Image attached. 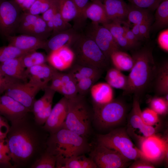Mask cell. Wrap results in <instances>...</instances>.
I'll return each mask as SVG.
<instances>
[{"mask_svg":"<svg viewBox=\"0 0 168 168\" xmlns=\"http://www.w3.org/2000/svg\"><path fill=\"white\" fill-rule=\"evenodd\" d=\"M5 78V77L4 76L2 72L0 70V80H3Z\"/></svg>","mask_w":168,"mask_h":168,"instance_id":"94428289","label":"cell"},{"mask_svg":"<svg viewBox=\"0 0 168 168\" xmlns=\"http://www.w3.org/2000/svg\"><path fill=\"white\" fill-rule=\"evenodd\" d=\"M36 0H24L20 7L24 12H26Z\"/></svg>","mask_w":168,"mask_h":168,"instance_id":"6f0895ef","label":"cell"},{"mask_svg":"<svg viewBox=\"0 0 168 168\" xmlns=\"http://www.w3.org/2000/svg\"><path fill=\"white\" fill-rule=\"evenodd\" d=\"M49 136L30 113L11 123L6 140L13 168H31L46 150Z\"/></svg>","mask_w":168,"mask_h":168,"instance_id":"6da1fadb","label":"cell"},{"mask_svg":"<svg viewBox=\"0 0 168 168\" xmlns=\"http://www.w3.org/2000/svg\"><path fill=\"white\" fill-rule=\"evenodd\" d=\"M10 127L7 120L0 114V141L6 139Z\"/></svg>","mask_w":168,"mask_h":168,"instance_id":"f907efd6","label":"cell"},{"mask_svg":"<svg viewBox=\"0 0 168 168\" xmlns=\"http://www.w3.org/2000/svg\"><path fill=\"white\" fill-rule=\"evenodd\" d=\"M152 21V19L144 22L139 25L140 32L144 39L149 38Z\"/></svg>","mask_w":168,"mask_h":168,"instance_id":"9f6ffc18","label":"cell"},{"mask_svg":"<svg viewBox=\"0 0 168 168\" xmlns=\"http://www.w3.org/2000/svg\"><path fill=\"white\" fill-rule=\"evenodd\" d=\"M42 89L40 86L29 81H19L11 85L5 92V94L19 102L32 112L35 96Z\"/></svg>","mask_w":168,"mask_h":168,"instance_id":"7c38bea8","label":"cell"},{"mask_svg":"<svg viewBox=\"0 0 168 168\" xmlns=\"http://www.w3.org/2000/svg\"><path fill=\"white\" fill-rule=\"evenodd\" d=\"M153 29H160L168 26V0H163L156 9Z\"/></svg>","mask_w":168,"mask_h":168,"instance_id":"4dcf8cb0","label":"cell"},{"mask_svg":"<svg viewBox=\"0 0 168 168\" xmlns=\"http://www.w3.org/2000/svg\"><path fill=\"white\" fill-rule=\"evenodd\" d=\"M58 3L59 12L66 21L76 19L77 10L72 0H58Z\"/></svg>","mask_w":168,"mask_h":168,"instance_id":"d6a6232c","label":"cell"},{"mask_svg":"<svg viewBox=\"0 0 168 168\" xmlns=\"http://www.w3.org/2000/svg\"><path fill=\"white\" fill-rule=\"evenodd\" d=\"M96 165L90 157L82 155L72 157L65 163L63 168H96Z\"/></svg>","mask_w":168,"mask_h":168,"instance_id":"836d02e7","label":"cell"},{"mask_svg":"<svg viewBox=\"0 0 168 168\" xmlns=\"http://www.w3.org/2000/svg\"><path fill=\"white\" fill-rule=\"evenodd\" d=\"M77 10V16L75 20L77 24H81L85 19L84 17L85 9L89 3V0H72Z\"/></svg>","mask_w":168,"mask_h":168,"instance_id":"bcb514c9","label":"cell"},{"mask_svg":"<svg viewBox=\"0 0 168 168\" xmlns=\"http://www.w3.org/2000/svg\"><path fill=\"white\" fill-rule=\"evenodd\" d=\"M105 79L106 82L112 88L122 90L123 91L128 86V76L114 68L108 70Z\"/></svg>","mask_w":168,"mask_h":168,"instance_id":"83f0119b","label":"cell"},{"mask_svg":"<svg viewBox=\"0 0 168 168\" xmlns=\"http://www.w3.org/2000/svg\"><path fill=\"white\" fill-rule=\"evenodd\" d=\"M132 57L134 64L128 76L127 87L123 94H133L140 97L153 80L157 68L149 48L136 51Z\"/></svg>","mask_w":168,"mask_h":168,"instance_id":"3957f363","label":"cell"},{"mask_svg":"<svg viewBox=\"0 0 168 168\" xmlns=\"http://www.w3.org/2000/svg\"><path fill=\"white\" fill-rule=\"evenodd\" d=\"M97 80L90 78L81 79L77 82L79 94L84 96L90 90L92 86Z\"/></svg>","mask_w":168,"mask_h":168,"instance_id":"f6af8a7d","label":"cell"},{"mask_svg":"<svg viewBox=\"0 0 168 168\" xmlns=\"http://www.w3.org/2000/svg\"><path fill=\"white\" fill-rule=\"evenodd\" d=\"M20 57L10 59L0 63V70L5 77L26 82L28 78L26 69L22 65Z\"/></svg>","mask_w":168,"mask_h":168,"instance_id":"44dd1931","label":"cell"},{"mask_svg":"<svg viewBox=\"0 0 168 168\" xmlns=\"http://www.w3.org/2000/svg\"><path fill=\"white\" fill-rule=\"evenodd\" d=\"M149 10L138 7L132 4L128 5V10L127 18L129 22L139 25L152 19Z\"/></svg>","mask_w":168,"mask_h":168,"instance_id":"f1b7e54d","label":"cell"},{"mask_svg":"<svg viewBox=\"0 0 168 168\" xmlns=\"http://www.w3.org/2000/svg\"><path fill=\"white\" fill-rule=\"evenodd\" d=\"M49 87L55 92L59 93L62 85L61 73L57 71L53 75Z\"/></svg>","mask_w":168,"mask_h":168,"instance_id":"816d5d0a","label":"cell"},{"mask_svg":"<svg viewBox=\"0 0 168 168\" xmlns=\"http://www.w3.org/2000/svg\"><path fill=\"white\" fill-rule=\"evenodd\" d=\"M114 68L120 71H130L134 64L132 56L118 50L113 52L110 57Z\"/></svg>","mask_w":168,"mask_h":168,"instance_id":"4316f807","label":"cell"},{"mask_svg":"<svg viewBox=\"0 0 168 168\" xmlns=\"http://www.w3.org/2000/svg\"><path fill=\"white\" fill-rule=\"evenodd\" d=\"M47 23L49 28L52 32V35L72 27L69 22L63 19L59 11L50 20L47 22Z\"/></svg>","mask_w":168,"mask_h":168,"instance_id":"8d00e7d4","label":"cell"},{"mask_svg":"<svg viewBox=\"0 0 168 168\" xmlns=\"http://www.w3.org/2000/svg\"><path fill=\"white\" fill-rule=\"evenodd\" d=\"M125 36L127 41L133 48L137 46L139 41L137 39L128 24L126 27Z\"/></svg>","mask_w":168,"mask_h":168,"instance_id":"db71d44e","label":"cell"},{"mask_svg":"<svg viewBox=\"0 0 168 168\" xmlns=\"http://www.w3.org/2000/svg\"><path fill=\"white\" fill-rule=\"evenodd\" d=\"M20 58L22 65L25 68L45 63L47 62V56L36 50L28 52L21 56Z\"/></svg>","mask_w":168,"mask_h":168,"instance_id":"1f68e13d","label":"cell"},{"mask_svg":"<svg viewBox=\"0 0 168 168\" xmlns=\"http://www.w3.org/2000/svg\"><path fill=\"white\" fill-rule=\"evenodd\" d=\"M90 156L97 168H124L131 161L117 151L98 143Z\"/></svg>","mask_w":168,"mask_h":168,"instance_id":"30bf717a","label":"cell"},{"mask_svg":"<svg viewBox=\"0 0 168 168\" xmlns=\"http://www.w3.org/2000/svg\"><path fill=\"white\" fill-rule=\"evenodd\" d=\"M136 6L154 11L163 0H128Z\"/></svg>","mask_w":168,"mask_h":168,"instance_id":"ee69618b","label":"cell"},{"mask_svg":"<svg viewBox=\"0 0 168 168\" xmlns=\"http://www.w3.org/2000/svg\"><path fill=\"white\" fill-rule=\"evenodd\" d=\"M62 86L59 93L68 99L73 98L78 93L77 83L68 72L61 73Z\"/></svg>","mask_w":168,"mask_h":168,"instance_id":"f546056e","label":"cell"},{"mask_svg":"<svg viewBox=\"0 0 168 168\" xmlns=\"http://www.w3.org/2000/svg\"><path fill=\"white\" fill-rule=\"evenodd\" d=\"M79 34L71 28L67 30L52 35L45 42L44 49L48 54L63 46L71 47L78 37Z\"/></svg>","mask_w":168,"mask_h":168,"instance_id":"ac0fdd59","label":"cell"},{"mask_svg":"<svg viewBox=\"0 0 168 168\" xmlns=\"http://www.w3.org/2000/svg\"><path fill=\"white\" fill-rule=\"evenodd\" d=\"M83 96L77 94L68 99V113L63 128L86 138L91 132L93 113Z\"/></svg>","mask_w":168,"mask_h":168,"instance_id":"277c9868","label":"cell"},{"mask_svg":"<svg viewBox=\"0 0 168 168\" xmlns=\"http://www.w3.org/2000/svg\"><path fill=\"white\" fill-rule=\"evenodd\" d=\"M126 112L127 107L124 102L114 100L104 105L93 104L92 119L98 129L112 130L122 123Z\"/></svg>","mask_w":168,"mask_h":168,"instance_id":"8992f818","label":"cell"},{"mask_svg":"<svg viewBox=\"0 0 168 168\" xmlns=\"http://www.w3.org/2000/svg\"><path fill=\"white\" fill-rule=\"evenodd\" d=\"M97 143L119 152L130 161L143 158L140 150L134 147L124 128H116L108 133L99 134Z\"/></svg>","mask_w":168,"mask_h":168,"instance_id":"52a82bcc","label":"cell"},{"mask_svg":"<svg viewBox=\"0 0 168 168\" xmlns=\"http://www.w3.org/2000/svg\"><path fill=\"white\" fill-rule=\"evenodd\" d=\"M20 7L15 0H0V34L7 37L16 32L21 15Z\"/></svg>","mask_w":168,"mask_h":168,"instance_id":"9c48e42d","label":"cell"},{"mask_svg":"<svg viewBox=\"0 0 168 168\" xmlns=\"http://www.w3.org/2000/svg\"><path fill=\"white\" fill-rule=\"evenodd\" d=\"M158 114L151 108H147L142 111L141 117L146 124L154 126L159 121Z\"/></svg>","mask_w":168,"mask_h":168,"instance_id":"7bdbcfd3","label":"cell"},{"mask_svg":"<svg viewBox=\"0 0 168 168\" xmlns=\"http://www.w3.org/2000/svg\"><path fill=\"white\" fill-rule=\"evenodd\" d=\"M57 70L45 63L26 68V71L29 81L44 89L48 86Z\"/></svg>","mask_w":168,"mask_h":168,"instance_id":"e0dca14e","label":"cell"},{"mask_svg":"<svg viewBox=\"0 0 168 168\" xmlns=\"http://www.w3.org/2000/svg\"><path fill=\"white\" fill-rule=\"evenodd\" d=\"M46 150L57 157L55 168H63L69 159L90 152L86 138L64 128L49 134Z\"/></svg>","mask_w":168,"mask_h":168,"instance_id":"7a4b0ae2","label":"cell"},{"mask_svg":"<svg viewBox=\"0 0 168 168\" xmlns=\"http://www.w3.org/2000/svg\"><path fill=\"white\" fill-rule=\"evenodd\" d=\"M74 53L68 46L65 45L48 54L47 62L57 70L63 71L69 69L75 61Z\"/></svg>","mask_w":168,"mask_h":168,"instance_id":"2e32d148","label":"cell"},{"mask_svg":"<svg viewBox=\"0 0 168 168\" xmlns=\"http://www.w3.org/2000/svg\"><path fill=\"white\" fill-rule=\"evenodd\" d=\"M44 90L43 95L38 100H35L34 103L32 111L33 115L40 112L49 104L52 103L56 92L48 86Z\"/></svg>","mask_w":168,"mask_h":168,"instance_id":"74e56055","label":"cell"},{"mask_svg":"<svg viewBox=\"0 0 168 168\" xmlns=\"http://www.w3.org/2000/svg\"><path fill=\"white\" fill-rule=\"evenodd\" d=\"M154 79L155 91L159 95L168 94V62L166 61L157 68Z\"/></svg>","mask_w":168,"mask_h":168,"instance_id":"d4e9b609","label":"cell"},{"mask_svg":"<svg viewBox=\"0 0 168 168\" xmlns=\"http://www.w3.org/2000/svg\"><path fill=\"white\" fill-rule=\"evenodd\" d=\"M39 16L22 12L16 32L17 31L21 34H28Z\"/></svg>","mask_w":168,"mask_h":168,"instance_id":"d590c367","label":"cell"},{"mask_svg":"<svg viewBox=\"0 0 168 168\" xmlns=\"http://www.w3.org/2000/svg\"><path fill=\"white\" fill-rule=\"evenodd\" d=\"M54 0H36L29 9L25 12L39 15L47 11Z\"/></svg>","mask_w":168,"mask_h":168,"instance_id":"b9f144b4","label":"cell"},{"mask_svg":"<svg viewBox=\"0 0 168 168\" xmlns=\"http://www.w3.org/2000/svg\"><path fill=\"white\" fill-rule=\"evenodd\" d=\"M19 81H21L7 77H5L3 80H0V95L5 92L12 84Z\"/></svg>","mask_w":168,"mask_h":168,"instance_id":"11a10c76","label":"cell"},{"mask_svg":"<svg viewBox=\"0 0 168 168\" xmlns=\"http://www.w3.org/2000/svg\"><path fill=\"white\" fill-rule=\"evenodd\" d=\"M59 11L58 0H54L48 9L42 14V18L46 22L50 20Z\"/></svg>","mask_w":168,"mask_h":168,"instance_id":"681fc988","label":"cell"},{"mask_svg":"<svg viewBox=\"0 0 168 168\" xmlns=\"http://www.w3.org/2000/svg\"><path fill=\"white\" fill-rule=\"evenodd\" d=\"M11 161L10 151L6 139L0 141V162L13 168Z\"/></svg>","mask_w":168,"mask_h":168,"instance_id":"7dc6e473","label":"cell"},{"mask_svg":"<svg viewBox=\"0 0 168 168\" xmlns=\"http://www.w3.org/2000/svg\"><path fill=\"white\" fill-rule=\"evenodd\" d=\"M27 52L9 45L0 47V63L10 59L19 57Z\"/></svg>","mask_w":168,"mask_h":168,"instance_id":"ab89813d","label":"cell"},{"mask_svg":"<svg viewBox=\"0 0 168 168\" xmlns=\"http://www.w3.org/2000/svg\"><path fill=\"white\" fill-rule=\"evenodd\" d=\"M8 45L26 52L44 49L46 40L35 36L23 34L17 36L10 35L6 37Z\"/></svg>","mask_w":168,"mask_h":168,"instance_id":"d6986e66","label":"cell"},{"mask_svg":"<svg viewBox=\"0 0 168 168\" xmlns=\"http://www.w3.org/2000/svg\"><path fill=\"white\" fill-rule=\"evenodd\" d=\"M71 47L76 63L102 70L109 67L110 60L93 40L85 34H79Z\"/></svg>","mask_w":168,"mask_h":168,"instance_id":"5b68a950","label":"cell"},{"mask_svg":"<svg viewBox=\"0 0 168 168\" xmlns=\"http://www.w3.org/2000/svg\"><path fill=\"white\" fill-rule=\"evenodd\" d=\"M31 112L10 96L5 94L0 95V114L11 123L23 118Z\"/></svg>","mask_w":168,"mask_h":168,"instance_id":"5bb4252c","label":"cell"},{"mask_svg":"<svg viewBox=\"0 0 168 168\" xmlns=\"http://www.w3.org/2000/svg\"><path fill=\"white\" fill-rule=\"evenodd\" d=\"M84 34L93 40L109 60L111 54L120 50L109 30L99 24L91 22L86 28Z\"/></svg>","mask_w":168,"mask_h":168,"instance_id":"8fae6325","label":"cell"},{"mask_svg":"<svg viewBox=\"0 0 168 168\" xmlns=\"http://www.w3.org/2000/svg\"><path fill=\"white\" fill-rule=\"evenodd\" d=\"M157 42L159 47L164 51L168 52V29H166L159 34Z\"/></svg>","mask_w":168,"mask_h":168,"instance_id":"c3c4849f","label":"cell"},{"mask_svg":"<svg viewBox=\"0 0 168 168\" xmlns=\"http://www.w3.org/2000/svg\"><path fill=\"white\" fill-rule=\"evenodd\" d=\"M139 97L134 95L132 108L130 113L128 122V130L139 131L146 138L155 134L156 129L153 126L147 125L143 122L141 117L142 111L139 104Z\"/></svg>","mask_w":168,"mask_h":168,"instance_id":"9a60e30c","label":"cell"},{"mask_svg":"<svg viewBox=\"0 0 168 168\" xmlns=\"http://www.w3.org/2000/svg\"><path fill=\"white\" fill-rule=\"evenodd\" d=\"M68 72L76 83L79 80L85 78H92L98 80L102 74L103 70L98 68L82 66L76 63Z\"/></svg>","mask_w":168,"mask_h":168,"instance_id":"484cf974","label":"cell"},{"mask_svg":"<svg viewBox=\"0 0 168 168\" xmlns=\"http://www.w3.org/2000/svg\"><path fill=\"white\" fill-rule=\"evenodd\" d=\"M90 90L93 104L104 105L114 100L113 88L107 82L94 84Z\"/></svg>","mask_w":168,"mask_h":168,"instance_id":"7402d4cb","label":"cell"},{"mask_svg":"<svg viewBox=\"0 0 168 168\" xmlns=\"http://www.w3.org/2000/svg\"><path fill=\"white\" fill-rule=\"evenodd\" d=\"M103 3L110 21L122 22L127 18L128 5L124 0H104Z\"/></svg>","mask_w":168,"mask_h":168,"instance_id":"ffe728a7","label":"cell"},{"mask_svg":"<svg viewBox=\"0 0 168 168\" xmlns=\"http://www.w3.org/2000/svg\"><path fill=\"white\" fill-rule=\"evenodd\" d=\"M124 22L112 21L102 25L109 30L120 48L130 49L133 48L125 36L126 27L128 24L125 23V25L122 26V24Z\"/></svg>","mask_w":168,"mask_h":168,"instance_id":"cb8c5ba5","label":"cell"},{"mask_svg":"<svg viewBox=\"0 0 168 168\" xmlns=\"http://www.w3.org/2000/svg\"><path fill=\"white\" fill-rule=\"evenodd\" d=\"M153 164L148 160L140 158L134 161L132 164L129 166L130 168H154Z\"/></svg>","mask_w":168,"mask_h":168,"instance_id":"f5cc1de1","label":"cell"},{"mask_svg":"<svg viewBox=\"0 0 168 168\" xmlns=\"http://www.w3.org/2000/svg\"><path fill=\"white\" fill-rule=\"evenodd\" d=\"M68 99L62 98L52 108L50 113L43 125L49 134L63 128L67 115Z\"/></svg>","mask_w":168,"mask_h":168,"instance_id":"4fadbf2b","label":"cell"},{"mask_svg":"<svg viewBox=\"0 0 168 168\" xmlns=\"http://www.w3.org/2000/svg\"><path fill=\"white\" fill-rule=\"evenodd\" d=\"M140 139V150L143 158L152 164L164 160L167 164L168 159L167 138H161L155 134Z\"/></svg>","mask_w":168,"mask_h":168,"instance_id":"ba28073f","label":"cell"},{"mask_svg":"<svg viewBox=\"0 0 168 168\" xmlns=\"http://www.w3.org/2000/svg\"><path fill=\"white\" fill-rule=\"evenodd\" d=\"M85 19L88 18L92 22L102 25L110 22L107 16L104 4L99 0L89 2L84 12Z\"/></svg>","mask_w":168,"mask_h":168,"instance_id":"603a6c76","label":"cell"},{"mask_svg":"<svg viewBox=\"0 0 168 168\" xmlns=\"http://www.w3.org/2000/svg\"><path fill=\"white\" fill-rule=\"evenodd\" d=\"M52 31L49 28L47 22L39 16L36 21L31 28L28 35L37 37L44 40L51 36Z\"/></svg>","mask_w":168,"mask_h":168,"instance_id":"e575fe53","label":"cell"},{"mask_svg":"<svg viewBox=\"0 0 168 168\" xmlns=\"http://www.w3.org/2000/svg\"><path fill=\"white\" fill-rule=\"evenodd\" d=\"M101 2H103L104 1V0H99Z\"/></svg>","mask_w":168,"mask_h":168,"instance_id":"6125c7cd","label":"cell"},{"mask_svg":"<svg viewBox=\"0 0 168 168\" xmlns=\"http://www.w3.org/2000/svg\"><path fill=\"white\" fill-rule=\"evenodd\" d=\"M151 108L158 115H164L168 111V100L163 97H156L153 98L150 102Z\"/></svg>","mask_w":168,"mask_h":168,"instance_id":"60d3db41","label":"cell"},{"mask_svg":"<svg viewBox=\"0 0 168 168\" xmlns=\"http://www.w3.org/2000/svg\"><path fill=\"white\" fill-rule=\"evenodd\" d=\"M131 30L137 39L139 41L142 40L144 39L140 32L139 25L134 24Z\"/></svg>","mask_w":168,"mask_h":168,"instance_id":"680465c9","label":"cell"},{"mask_svg":"<svg viewBox=\"0 0 168 168\" xmlns=\"http://www.w3.org/2000/svg\"><path fill=\"white\" fill-rule=\"evenodd\" d=\"M56 161V156L46 150L31 168H55Z\"/></svg>","mask_w":168,"mask_h":168,"instance_id":"f35d334b","label":"cell"},{"mask_svg":"<svg viewBox=\"0 0 168 168\" xmlns=\"http://www.w3.org/2000/svg\"><path fill=\"white\" fill-rule=\"evenodd\" d=\"M0 167L12 168L11 166L8 165L0 162Z\"/></svg>","mask_w":168,"mask_h":168,"instance_id":"91938a15","label":"cell"}]
</instances>
